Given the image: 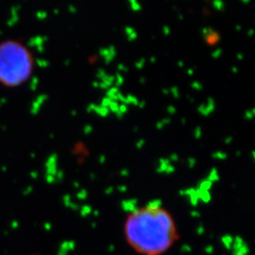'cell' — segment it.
Here are the masks:
<instances>
[{"instance_id": "6da1fadb", "label": "cell", "mask_w": 255, "mask_h": 255, "mask_svg": "<svg viewBox=\"0 0 255 255\" xmlns=\"http://www.w3.org/2000/svg\"><path fill=\"white\" fill-rule=\"evenodd\" d=\"M128 245L141 255H163L180 238L172 215L159 204H147L128 215L124 224Z\"/></svg>"}, {"instance_id": "7a4b0ae2", "label": "cell", "mask_w": 255, "mask_h": 255, "mask_svg": "<svg viewBox=\"0 0 255 255\" xmlns=\"http://www.w3.org/2000/svg\"><path fill=\"white\" fill-rule=\"evenodd\" d=\"M33 68V58L27 47L15 41L0 44V82L16 85L25 82Z\"/></svg>"}]
</instances>
